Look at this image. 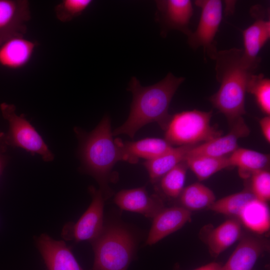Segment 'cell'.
<instances>
[{
  "instance_id": "1",
  "label": "cell",
  "mask_w": 270,
  "mask_h": 270,
  "mask_svg": "<svg viewBox=\"0 0 270 270\" xmlns=\"http://www.w3.org/2000/svg\"><path fill=\"white\" fill-rule=\"evenodd\" d=\"M213 60L216 61V78L220 88L210 100L232 124L246 113L248 84L260 60H250L246 57L242 49L236 48L218 51Z\"/></svg>"
},
{
  "instance_id": "2",
  "label": "cell",
  "mask_w": 270,
  "mask_h": 270,
  "mask_svg": "<svg viewBox=\"0 0 270 270\" xmlns=\"http://www.w3.org/2000/svg\"><path fill=\"white\" fill-rule=\"evenodd\" d=\"M184 80L170 72L158 82L143 86L132 77L128 88L132 94L130 112L126 121L112 131L113 136L126 134L133 138L139 130L152 122L164 130L172 116L168 114L170 103Z\"/></svg>"
},
{
  "instance_id": "3",
  "label": "cell",
  "mask_w": 270,
  "mask_h": 270,
  "mask_svg": "<svg viewBox=\"0 0 270 270\" xmlns=\"http://www.w3.org/2000/svg\"><path fill=\"white\" fill-rule=\"evenodd\" d=\"M74 131L79 142L81 169L97 181L106 200L112 194L108 185L112 168L121 160L118 147L113 138L110 117L105 115L90 132L77 127Z\"/></svg>"
},
{
  "instance_id": "4",
  "label": "cell",
  "mask_w": 270,
  "mask_h": 270,
  "mask_svg": "<svg viewBox=\"0 0 270 270\" xmlns=\"http://www.w3.org/2000/svg\"><path fill=\"white\" fill-rule=\"evenodd\" d=\"M94 253L93 270H126L134 252L131 233L118 225L104 226L92 241Z\"/></svg>"
},
{
  "instance_id": "5",
  "label": "cell",
  "mask_w": 270,
  "mask_h": 270,
  "mask_svg": "<svg viewBox=\"0 0 270 270\" xmlns=\"http://www.w3.org/2000/svg\"><path fill=\"white\" fill-rule=\"evenodd\" d=\"M212 112L182 111L171 116L164 129V139L172 146H196L222 135L210 124Z\"/></svg>"
},
{
  "instance_id": "6",
  "label": "cell",
  "mask_w": 270,
  "mask_h": 270,
  "mask_svg": "<svg viewBox=\"0 0 270 270\" xmlns=\"http://www.w3.org/2000/svg\"><path fill=\"white\" fill-rule=\"evenodd\" d=\"M2 115L8 124L6 133L8 146L19 148L30 153L37 154L45 162H50L54 156L42 137L26 120L24 114L18 115L14 104L2 102L0 104Z\"/></svg>"
},
{
  "instance_id": "7",
  "label": "cell",
  "mask_w": 270,
  "mask_h": 270,
  "mask_svg": "<svg viewBox=\"0 0 270 270\" xmlns=\"http://www.w3.org/2000/svg\"><path fill=\"white\" fill-rule=\"evenodd\" d=\"M194 4L201 8V14L196 30L188 36V43L194 50L202 47L204 54L213 59L218 52L214 39L222 19V2L198 0Z\"/></svg>"
},
{
  "instance_id": "8",
  "label": "cell",
  "mask_w": 270,
  "mask_h": 270,
  "mask_svg": "<svg viewBox=\"0 0 270 270\" xmlns=\"http://www.w3.org/2000/svg\"><path fill=\"white\" fill-rule=\"evenodd\" d=\"M88 190L92 201L88 209L76 222L68 223L62 230V236L66 240L76 242L92 241L100 234L104 228L105 200L100 189L90 186Z\"/></svg>"
},
{
  "instance_id": "9",
  "label": "cell",
  "mask_w": 270,
  "mask_h": 270,
  "mask_svg": "<svg viewBox=\"0 0 270 270\" xmlns=\"http://www.w3.org/2000/svg\"><path fill=\"white\" fill-rule=\"evenodd\" d=\"M30 18L26 0H0V45L14 36H24Z\"/></svg>"
},
{
  "instance_id": "10",
  "label": "cell",
  "mask_w": 270,
  "mask_h": 270,
  "mask_svg": "<svg viewBox=\"0 0 270 270\" xmlns=\"http://www.w3.org/2000/svg\"><path fill=\"white\" fill-rule=\"evenodd\" d=\"M249 132L248 127L242 118L231 124V130L228 134L194 146L189 151L187 157L198 156H228L238 148V140L247 136Z\"/></svg>"
},
{
  "instance_id": "11",
  "label": "cell",
  "mask_w": 270,
  "mask_h": 270,
  "mask_svg": "<svg viewBox=\"0 0 270 270\" xmlns=\"http://www.w3.org/2000/svg\"><path fill=\"white\" fill-rule=\"evenodd\" d=\"M36 244L48 270H83L64 241L42 234Z\"/></svg>"
},
{
  "instance_id": "12",
  "label": "cell",
  "mask_w": 270,
  "mask_h": 270,
  "mask_svg": "<svg viewBox=\"0 0 270 270\" xmlns=\"http://www.w3.org/2000/svg\"><path fill=\"white\" fill-rule=\"evenodd\" d=\"M114 201L122 210L154 216L164 208V202L156 194H148L145 186L122 190L114 196Z\"/></svg>"
},
{
  "instance_id": "13",
  "label": "cell",
  "mask_w": 270,
  "mask_h": 270,
  "mask_svg": "<svg viewBox=\"0 0 270 270\" xmlns=\"http://www.w3.org/2000/svg\"><path fill=\"white\" fill-rule=\"evenodd\" d=\"M156 19L164 30H178L187 36L191 30L188 25L193 14L190 0H156Z\"/></svg>"
},
{
  "instance_id": "14",
  "label": "cell",
  "mask_w": 270,
  "mask_h": 270,
  "mask_svg": "<svg viewBox=\"0 0 270 270\" xmlns=\"http://www.w3.org/2000/svg\"><path fill=\"white\" fill-rule=\"evenodd\" d=\"M191 216V212L182 206L163 208L153 218L146 244H155L180 230L190 221Z\"/></svg>"
},
{
  "instance_id": "15",
  "label": "cell",
  "mask_w": 270,
  "mask_h": 270,
  "mask_svg": "<svg viewBox=\"0 0 270 270\" xmlns=\"http://www.w3.org/2000/svg\"><path fill=\"white\" fill-rule=\"evenodd\" d=\"M269 248L263 238L246 236L240 242L221 270H252L260 256Z\"/></svg>"
},
{
  "instance_id": "16",
  "label": "cell",
  "mask_w": 270,
  "mask_h": 270,
  "mask_svg": "<svg viewBox=\"0 0 270 270\" xmlns=\"http://www.w3.org/2000/svg\"><path fill=\"white\" fill-rule=\"evenodd\" d=\"M118 147L121 160L136 164L140 159L148 160L156 158L173 147L164 138H147L137 141L114 139Z\"/></svg>"
},
{
  "instance_id": "17",
  "label": "cell",
  "mask_w": 270,
  "mask_h": 270,
  "mask_svg": "<svg viewBox=\"0 0 270 270\" xmlns=\"http://www.w3.org/2000/svg\"><path fill=\"white\" fill-rule=\"evenodd\" d=\"M37 44L24 36L12 37L0 45V66L16 70L26 66L33 56Z\"/></svg>"
},
{
  "instance_id": "18",
  "label": "cell",
  "mask_w": 270,
  "mask_h": 270,
  "mask_svg": "<svg viewBox=\"0 0 270 270\" xmlns=\"http://www.w3.org/2000/svg\"><path fill=\"white\" fill-rule=\"evenodd\" d=\"M242 224L231 218L214 228L207 237V244L213 256H218L242 238Z\"/></svg>"
},
{
  "instance_id": "19",
  "label": "cell",
  "mask_w": 270,
  "mask_h": 270,
  "mask_svg": "<svg viewBox=\"0 0 270 270\" xmlns=\"http://www.w3.org/2000/svg\"><path fill=\"white\" fill-rule=\"evenodd\" d=\"M194 146L172 147L162 154L148 160L143 165L148 172L152 184L158 182L166 173L182 162L185 161L190 150Z\"/></svg>"
},
{
  "instance_id": "20",
  "label": "cell",
  "mask_w": 270,
  "mask_h": 270,
  "mask_svg": "<svg viewBox=\"0 0 270 270\" xmlns=\"http://www.w3.org/2000/svg\"><path fill=\"white\" fill-rule=\"evenodd\" d=\"M238 219L254 232L263 234L268 232L270 228V214L267 202L254 198L244 206Z\"/></svg>"
},
{
  "instance_id": "21",
  "label": "cell",
  "mask_w": 270,
  "mask_h": 270,
  "mask_svg": "<svg viewBox=\"0 0 270 270\" xmlns=\"http://www.w3.org/2000/svg\"><path fill=\"white\" fill-rule=\"evenodd\" d=\"M230 166L238 168L240 175L246 178L254 172L266 169L270 162L268 154L238 148L228 156Z\"/></svg>"
},
{
  "instance_id": "22",
  "label": "cell",
  "mask_w": 270,
  "mask_h": 270,
  "mask_svg": "<svg viewBox=\"0 0 270 270\" xmlns=\"http://www.w3.org/2000/svg\"><path fill=\"white\" fill-rule=\"evenodd\" d=\"M242 36L246 57L252 60H260L258 54L270 38V20L257 19L242 31Z\"/></svg>"
},
{
  "instance_id": "23",
  "label": "cell",
  "mask_w": 270,
  "mask_h": 270,
  "mask_svg": "<svg viewBox=\"0 0 270 270\" xmlns=\"http://www.w3.org/2000/svg\"><path fill=\"white\" fill-rule=\"evenodd\" d=\"M178 198L181 206L190 212L209 208L216 200L213 191L200 182L184 188Z\"/></svg>"
},
{
  "instance_id": "24",
  "label": "cell",
  "mask_w": 270,
  "mask_h": 270,
  "mask_svg": "<svg viewBox=\"0 0 270 270\" xmlns=\"http://www.w3.org/2000/svg\"><path fill=\"white\" fill-rule=\"evenodd\" d=\"M228 156H188L186 158L185 162L188 168L194 173L200 181H202L208 178L216 172L229 167Z\"/></svg>"
},
{
  "instance_id": "25",
  "label": "cell",
  "mask_w": 270,
  "mask_h": 270,
  "mask_svg": "<svg viewBox=\"0 0 270 270\" xmlns=\"http://www.w3.org/2000/svg\"><path fill=\"white\" fill-rule=\"evenodd\" d=\"M254 198L250 191L245 190L216 200L208 208L215 212L238 218L244 206Z\"/></svg>"
},
{
  "instance_id": "26",
  "label": "cell",
  "mask_w": 270,
  "mask_h": 270,
  "mask_svg": "<svg viewBox=\"0 0 270 270\" xmlns=\"http://www.w3.org/2000/svg\"><path fill=\"white\" fill-rule=\"evenodd\" d=\"M188 166L185 161L172 168L160 180V187L163 194L170 198L179 197L185 183Z\"/></svg>"
},
{
  "instance_id": "27",
  "label": "cell",
  "mask_w": 270,
  "mask_h": 270,
  "mask_svg": "<svg viewBox=\"0 0 270 270\" xmlns=\"http://www.w3.org/2000/svg\"><path fill=\"white\" fill-rule=\"evenodd\" d=\"M247 92L254 96L260 110L266 116H270V80L263 74H253L248 82Z\"/></svg>"
},
{
  "instance_id": "28",
  "label": "cell",
  "mask_w": 270,
  "mask_h": 270,
  "mask_svg": "<svg viewBox=\"0 0 270 270\" xmlns=\"http://www.w3.org/2000/svg\"><path fill=\"white\" fill-rule=\"evenodd\" d=\"M92 3L90 0H62L54 8L56 16L61 22H70L82 14Z\"/></svg>"
},
{
  "instance_id": "29",
  "label": "cell",
  "mask_w": 270,
  "mask_h": 270,
  "mask_svg": "<svg viewBox=\"0 0 270 270\" xmlns=\"http://www.w3.org/2000/svg\"><path fill=\"white\" fill-rule=\"evenodd\" d=\"M251 190L254 198L267 202L270 199V173L265 170L254 172L251 176Z\"/></svg>"
},
{
  "instance_id": "30",
  "label": "cell",
  "mask_w": 270,
  "mask_h": 270,
  "mask_svg": "<svg viewBox=\"0 0 270 270\" xmlns=\"http://www.w3.org/2000/svg\"><path fill=\"white\" fill-rule=\"evenodd\" d=\"M259 124L260 130L264 137L266 142H270V116H266L262 118Z\"/></svg>"
},
{
  "instance_id": "31",
  "label": "cell",
  "mask_w": 270,
  "mask_h": 270,
  "mask_svg": "<svg viewBox=\"0 0 270 270\" xmlns=\"http://www.w3.org/2000/svg\"><path fill=\"white\" fill-rule=\"evenodd\" d=\"M222 265L216 262L208 263L194 270H221Z\"/></svg>"
},
{
  "instance_id": "32",
  "label": "cell",
  "mask_w": 270,
  "mask_h": 270,
  "mask_svg": "<svg viewBox=\"0 0 270 270\" xmlns=\"http://www.w3.org/2000/svg\"><path fill=\"white\" fill-rule=\"evenodd\" d=\"M8 147L6 140V133L0 131V152L5 153Z\"/></svg>"
},
{
  "instance_id": "33",
  "label": "cell",
  "mask_w": 270,
  "mask_h": 270,
  "mask_svg": "<svg viewBox=\"0 0 270 270\" xmlns=\"http://www.w3.org/2000/svg\"><path fill=\"white\" fill-rule=\"evenodd\" d=\"M8 161V158L7 156L4 154V152H0V176L6 166Z\"/></svg>"
}]
</instances>
